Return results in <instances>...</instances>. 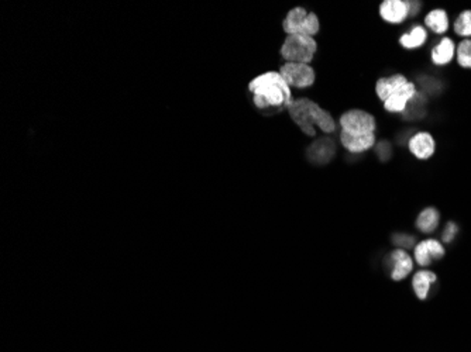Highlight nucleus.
Returning <instances> with one entry per match:
<instances>
[{
  "label": "nucleus",
  "instance_id": "nucleus-8",
  "mask_svg": "<svg viewBox=\"0 0 471 352\" xmlns=\"http://www.w3.org/2000/svg\"><path fill=\"white\" fill-rule=\"evenodd\" d=\"M380 15L385 22L399 25L409 16V5L402 0H385L380 6Z\"/></svg>",
  "mask_w": 471,
  "mask_h": 352
},
{
  "label": "nucleus",
  "instance_id": "nucleus-2",
  "mask_svg": "<svg viewBox=\"0 0 471 352\" xmlns=\"http://www.w3.org/2000/svg\"><path fill=\"white\" fill-rule=\"evenodd\" d=\"M288 110L291 119L309 137H315V126L319 127L324 133H333L336 130V123L332 114L310 99H296L292 102Z\"/></svg>",
  "mask_w": 471,
  "mask_h": 352
},
{
  "label": "nucleus",
  "instance_id": "nucleus-14",
  "mask_svg": "<svg viewBox=\"0 0 471 352\" xmlns=\"http://www.w3.org/2000/svg\"><path fill=\"white\" fill-rule=\"evenodd\" d=\"M440 223V213L436 208H426L423 209L415 222L416 229L423 234H432L437 230Z\"/></svg>",
  "mask_w": 471,
  "mask_h": 352
},
{
  "label": "nucleus",
  "instance_id": "nucleus-13",
  "mask_svg": "<svg viewBox=\"0 0 471 352\" xmlns=\"http://www.w3.org/2000/svg\"><path fill=\"white\" fill-rule=\"evenodd\" d=\"M340 141L343 147L350 152H363L370 149L376 142L374 134H366V135H352L347 133H340Z\"/></svg>",
  "mask_w": 471,
  "mask_h": 352
},
{
  "label": "nucleus",
  "instance_id": "nucleus-7",
  "mask_svg": "<svg viewBox=\"0 0 471 352\" xmlns=\"http://www.w3.org/2000/svg\"><path fill=\"white\" fill-rule=\"evenodd\" d=\"M390 265V276L395 282H401L406 279L415 269L413 257L402 248H395L388 255Z\"/></svg>",
  "mask_w": 471,
  "mask_h": 352
},
{
  "label": "nucleus",
  "instance_id": "nucleus-3",
  "mask_svg": "<svg viewBox=\"0 0 471 352\" xmlns=\"http://www.w3.org/2000/svg\"><path fill=\"white\" fill-rule=\"evenodd\" d=\"M318 50V44L313 37L307 36H288L281 47V57L286 62L309 64L313 61Z\"/></svg>",
  "mask_w": 471,
  "mask_h": 352
},
{
  "label": "nucleus",
  "instance_id": "nucleus-16",
  "mask_svg": "<svg viewBox=\"0 0 471 352\" xmlns=\"http://www.w3.org/2000/svg\"><path fill=\"white\" fill-rule=\"evenodd\" d=\"M456 54V46L454 41L449 37L442 39V41L433 48L432 51V60L436 65H447L453 60Z\"/></svg>",
  "mask_w": 471,
  "mask_h": 352
},
{
  "label": "nucleus",
  "instance_id": "nucleus-4",
  "mask_svg": "<svg viewBox=\"0 0 471 352\" xmlns=\"http://www.w3.org/2000/svg\"><path fill=\"white\" fill-rule=\"evenodd\" d=\"M282 27L288 36L300 34L313 37L321 30L318 16L315 13H307L303 8H295L288 12L285 20L282 22Z\"/></svg>",
  "mask_w": 471,
  "mask_h": 352
},
{
  "label": "nucleus",
  "instance_id": "nucleus-24",
  "mask_svg": "<svg viewBox=\"0 0 471 352\" xmlns=\"http://www.w3.org/2000/svg\"><path fill=\"white\" fill-rule=\"evenodd\" d=\"M408 5H409V16H416L419 9H420V4L419 2H415V4L408 2Z\"/></svg>",
  "mask_w": 471,
  "mask_h": 352
},
{
  "label": "nucleus",
  "instance_id": "nucleus-1",
  "mask_svg": "<svg viewBox=\"0 0 471 352\" xmlns=\"http://www.w3.org/2000/svg\"><path fill=\"white\" fill-rule=\"evenodd\" d=\"M253 93V102L257 109H282L289 107L293 102L291 88L279 72H264L248 83Z\"/></svg>",
  "mask_w": 471,
  "mask_h": 352
},
{
  "label": "nucleus",
  "instance_id": "nucleus-6",
  "mask_svg": "<svg viewBox=\"0 0 471 352\" xmlns=\"http://www.w3.org/2000/svg\"><path fill=\"white\" fill-rule=\"evenodd\" d=\"M281 76L285 82L293 88L303 89L315 83V71L307 64H296V62H285L279 69Z\"/></svg>",
  "mask_w": 471,
  "mask_h": 352
},
{
  "label": "nucleus",
  "instance_id": "nucleus-19",
  "mask_svg": "<svg viewBox=\"0 0 471 352\" xmlns=\"http://www.w3.org/2000/svg\"><path fill=\"white\" fill-rule=\"evenodd\" d=\"M454 32L460 37H471V11L460 13L454 22Z\"/></svg>",
  "mask_w": 471,
  "mask_h": 352
},
{
  "label": "nucleus",
  "instance_id": "nucleus-11",
  "mask_svg": "<svg viewBox=\"0 0 471 352\" xmlns=\"http://www.w3.org/2000/svg\"><path fill=\"white\" fill-rule=\"evenodd\" d=\"M409 149L418 159H429L434 154L436 144L429 133L420 131L411 138Z\"/></svg>",
  "mask_w": 471,
  "mask_h": 352
},
{
  "label": "nucleus",
  "instance_id": "nucleus-18",
  "mask_svg": "<svg viewBox=\"0 0 471 352\" xmlns=\"http://www.w3.org/2000/svg\"><path fill=\"white\" fill-rule=\"evenodd\" d=\"M427 39V32L425 30V27L422 26H415L411 33L408 34H404L401 39H399V43L406 50H413V48H419L425 44Z\"/></svg>",
  "mask_w": 471,
  "mask_h": 352
},
{
  "label": "nucleus",
  "instance_id": "nucleus-9",
  "mask_svg": "<svg viewBox=\"0 0 471 352\" xmlns=\"http://www.w3.org/2000/svg\"><path fill=\"white\" fill-rule=\"evenodd\" d=\"M436 282H437V275L433 271H430L427 268H422V269L416 271L412 275V289H413L415 296L422 302L426 300L430 295L432 286Z\"/></svg>",
  "mask_w": 471,
  "mask_h": 352
},
{
  "label": "nucleus",
  "instance_id": "nucleus-21",
  "mask_svg": "<svg viewBox=\"0 0 471 352\" xmlns=\"http://www.w3.org/2000/svg\"><path fill=\"white\" fill-rule=\"evenodd\" d=\"M456 51L458 65L463 68H471V39H464Z\"/></svg>",
  "mask_w": 471,
  "mask_h": 352
},
{
  "label": "nucleus",
  "instance_id": "nucleus-23",
  "mask_svg": "<svg viewBox=\"0 0 471 352\" xmlns=\"http://www.w3.org/2000/svg\"><path fill=\"white\" fill-rule=\"evenodd\" d=\"M458 234V226L453 222H449L446 226H444V230L442 233V241L444 244H449V243H453L456 236Z\"/></svg>",
  "mask_w": 471,
  "mask_h": 352
},
{
  "label": "nucleus",
  "instance_id": "nucleus-5",
  "mask_svg": "<svg viewBox=\"0 0 471 352\" xmlns=\"http://www.w3.org/2000/svg\"><path fill=\"white\" fill-rule=\"evenodd\" d=\"M342 131L352 135H366L374 134L376 119L364 110H349L340 117Z\"/></svg>",
  "mask_w": 471,
  "mask_h": 352
},
{
  "label": "nucleus",
  "instance_id": "nucleus-10",
  "mask_svg": "<svg viewBox=\"0 0 471 352\" xmlns=\"http://www.w3.org/2000/svg\"><path fill=\"white\" fill-rule=\"evenodd\" d=\"M416 95V86L412 82L405 83L402 88H399L395 93H392L385 102L384 107L388 111L392 113H401L406 109V104L409 100H412Z\"/></svg>",
  "mask_w": 471,
  "mask_h": 352
},
{
  "label": "nucleus",
  "instance_id": "nucleus-17",
  "mask_svg": "<svg viewBox=\"0 0 471 352\" xmlns=\"http://www.w3.org/2000/svg\"><path fill=\"white\" fill-rule=\"evenodd\" d=\"M425 25L436 34H443L449 30V16L442 9H434L425 18Z\"/></svg>",
  "mask_w": 471,
  "mask_h": 352
},
{
  "label": "nucleus",
  "instance_id": "nucleus-12",
  "mask_svg": "<svg viewBox=\"0 0 471 352\" xmlns=\"http://www.w3.org/2000/svg\"><path fill=\"white\" fill-rule=\"evenodd\" d=\"M335 152V144L331 138H321L319 141L313 142L307 149V156L315 163H326L332 159Z\"/></svg>",
  "mask_w": 471,
  "mask_h": 352
},
{
  "label": "nucleus",
  "instance_id": "nucleus-22",
  "mask_svg": "<svg viewBox=\"0 0 471 352\" xmlns=\"http://www.w3.org/2000/svg\"><path fill=\"white\" fill-rule=\"evenodd\" d=\"M392 243L398 247V248H402V250H409V248H415L416 245V238L413 236H409V234H395L392 236Z\"/></svg>",
  "mask_w": 471,
  "mask_h": 352
},
{
  "label": "nucleus",
  "instance_id": "nucleus-20",
  "mask_svg": "<svg viewBox=\"0 0 471 352\" xmlns=\"http://www.w3.org/2000/svg\"><path fill=\"white\" fill-rule=\"evenodd\" d=\"M429 257L432 261H440L446 255V250L443 247V243L436 238H425L422 240Z\"/></svg>",
  "mask_w": 471,
  "mask_h": 352
},
{
  "label": "nucleus",
  "instance_id": "nucleus-15",
  "mask_svg": "<svg viewBox=\"0 0 471 352\" xmlns=\"http://www.w3.org/2000/svg\"><path fill=\"white\" fill-rule=\"evenodd\" d=\"M405 83H408L406 78L401 74H395L390 78H381L376 85L377 96L385 102L392 93H395L399 88H402Z\"/></svg>",
  "mask_w": 471,
  "mask_h": 352
}]
</instances>
